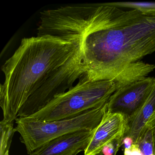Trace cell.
<instances>
[{"label": "cell", "instance_id": "obj_1", "mask_svg": "<svg viewBox=\"0 0 155 155\" xmlns=\"http://www.w3.org/2000/svg\"><path fill=\"white\" fill-rule=\"evenodd\" d=\"M82 50L81 78L113 79L155 52V17L113 7L103 26L83 38Z\"/></svg>", "mask_w": 155, "mask_h": 155}, {"label": "cell", "instance_id": "obj_2", "mask_svg": "<svg viewBox=\"0 0 155 155\" xmlns=\"http://www.w3.org/2000/svg\"><path fill=\"white\" fill-rule=\"evenodd\" d=\"M82 39L43 36L21 40L14 54L2 67L5 75L0 86L2 120H15L29 98L73 56Z\"/></svg>", "mask_w": 155, "mask_h": 155}, {"label": "cell", "instance_id": "obj_3", "mask_svg": "<svg viewBox=\"0 0 155 155\" xmlns=\"http://www.w3.org/2000/svg\"><path fill=\"white\" fill-rule=\"evenodd\" d=\"M146 77L144 71L133 68L112 80L88 81L80 78L73 87L28 117L44 121L75 117L105 105L117 90Z\"/></svg>", "mask_w": 155, "mask_h": 155}, {"label": "cell", "instance_id": "obj_4", "mask_svg": "<svg viewBox=\"0 0 155 155\" xmlns=\"http://www.w3.org/2000/svg\"><path fill=\"white\" fill-rule=\"evenodd\" d=\"M107 103L75 117L54 121H41L29 117H18L15 120L17 125L14 130L20 134L21 141L29 155L59 137L76 131L95 129L107 110Z\"/></svg>", "mask_w": 155, "mask_h": 155}, {"label": "cell", "instance_id": "obj_5", "mask_svg": "<svg viewBox=\"0 0 155 155\" xmlns=\"http://www.w3.org/2000/svg\"><path fill=\"white\" fill-rule=\"evenodd\" d=\"M82 43L73 56L55 71L23 105L18 117H26L41 109L56 96L73 87L83 75Z\"/></svg>", "mask_w": 155, "mask_h": 155}, {"label": "cell", "instance_id": "obj_6", "mask_svg": "<svg viewBox=\"0 0 155 155\" xmlns=\"http://www.w3.org/2000/svg\"><path fill=\"white\" fill-rule=\"evenodd\" d=\"M155 83V78L147 77L117 90L108 101L107 111L122 114L128 120L146 102Z\"/></svg>", "mask_w": 155, "mask_h": 155}, {"label": "cell", "instance_id": "obj_7", "mask_svg": "<svg viewBox=\"0 0 155 155\" xmlns=\"http://www.w3.org/2000/svg\"><path fill=\"white\" fill-rule=\"evenodd\" d=\"M127 119L122 114L106 110L101 121L95 129L84 155H99L106 146L118 138L125 136Z\"/></svg>", "mask_w": 155, "mask_h": 155}, {"label": "cell", "instance_id": "obj_8", "mask_svg": "<svg viewBox=\"0 0 155 155\" xmlns=\"http://www.w3.org/2000/svg\"><path fill=\"white\" fill-rule=\"evenodd\" d=\"M94 130L76 131L59 137L29 155H77L86 150Z\"/></svg>", "mask_w": 155, "mask_h": 155}, {"label": "cell", "instance_id": "obj_9", "mask_svg": "<svg viewBox=\"0 0 155 155\" xmlns=\"http://www.w3.org/2000/svg\"><path fill=\"white\" fill-rule=\"evenodd\" d=\"M155 111V83L150 96L143 106L128 120L127 129L124 138L137 142L148 120Z\"/></svg>", "mask_w": 155, "mask_h": 155}, {"label": "cell", "instance_id": "obj_10", "mask_svg": "<svg viewBox=\"0 0 155 155\" xmlns=\"http://www.w3.org/2000/svg\"><path fill=\"white\" fill-rule=\"evenodd\" d=\"M109 6L117 8H131L140 12L147 16H155V2H114L105 3Z\"/></svg>", "mask_w": 155, "mask_h": 155}, {"label": "cell", "instance_id": "obj_11", "mask_svg": "<svg viewBox=\"0 0 155 155\" xmlns=\"http://www.w3.org/2000/svg\"><path fill=\"white\" fill-rule=\"evenodd\" d=\"M142 155H155L151 131L145 126L136 142Z\"/></svg>", "mask_w": 155, "mask_h": 155}, {"label": "cell", "instance_id": "obj_12", "mask_svg": "<svg viewBox=\"0 0 155 155\" xmlns=\"http://www.w3.org/2000/svg\"><path fill=\"white\" fill-rule=\"evenodd\" d=\"M124 137L118 138L113 140L111 143L104 147L101 153L99 155H116L120 147L123 143Z\"/></svg>", "mask_w": 155, "mask_h": 155}, {"label": "cell", "instance_id": "obj_13", "mask_svg": "<svg viewBox=\"0 0 155 155\" xmlns=\"http://www.w3.org/2000/svg\"><path fill=\"white\" fill-rule=\"evenodd\" d=\"M146 126L148 127L151 131L153 148L155 155V111L148 120Z\"/></svg>", "mask_w": 155, "mask_h": 155}, {"label": "cell", "instance_id": "obj_14", "mask_svg": "<svg viewBox=\"0 0 155 155\" xmlns=\"http://www.w3.org/2000/svg\"><path fill=\"white\" fill-rule=\"evenodd\" d=\"M124 155H142V154L137 143H132L125 147Z\"/></svg>", "mask_w": 155, "mask_h": 155}, {"label": "cell", "instance_id": "obj_15", "mask_svg": "<svg viewBox=\"0 0 155 155\" xmlns=\"http://www.w3.org/2000/svg\"><path fill=\"white\" fill-rule=\"evenodd\" d=\"M9 150H1L0 155H9Z\"/></svg>", "mask_w": 155, "mask_h": 155}]
</instances>
